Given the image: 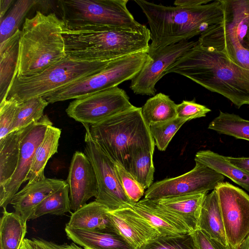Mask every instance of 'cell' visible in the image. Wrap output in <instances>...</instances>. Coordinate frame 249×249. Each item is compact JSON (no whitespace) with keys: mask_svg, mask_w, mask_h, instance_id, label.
Wrapping results in <instances>:
<instances>
[{"mask_svg":"<svg viewBox=\"0 0 249 249\" xmlns=\"http://www.w3.org/2000/svg\"><path fill=\"white\" fill-rule=\"evenodd\" d=\"M183 75L229 100L238 108L249 105V70L223 53L196 44L164 71Z\"/></svg>","mask_w":249,"mask_h":249,"instance_id":"cell-1","label":"cell"},{"mask_svg":"<svg viewBox=\"0 0 249 249\" xmlns=\"http://www.w3.org/2000/svg\"><path fill=\"white\" fill-rule=\"evenodd\" d=\"M145 15L151 42L148 53L200 35L225 19L224 0L194 7L168 6L134 0Z\"/></svg>","mask_w":249,"mask_h":249,"instance_id":"cell-2","label":"cell"},{"mask_svg":"<svg viewBox=\"0 0 249 249\" xmlns=\"http://www.w3.org/2000/svg\"><path fill=\"white\" fill-rule=\"evenodd\" d=\"M67 55L89 60L111 61L148 53L150 32L145 25L137 30L97 26L63 28Z\"/></svg>","mask_w":249,"mask_h":249,"instance_id":"cell-3","label":"cell"},{"mask_svg":"<svg viewBox=\"0 0 249 249\" xmlns=\"http://www.w3.org/2000/svg\"><path fill=\"white\" fill-rule=\"evenodd\" d=\"M65 23L54 13L36 11L24 22L19 42L16 76L29 77L41 73L67 56L62 35Z\"/></svg>","mask_w":249,"mask_h":249,"instance_id":"cell-4","label":"cell"},{"mask_svg":"<svg viewBox=\"0 0 249 249\" xmlns=\"http://www.w3.org/2000/svg\"><path fill=\"white\" fill-rule=\"evenodd\" d=\"M92 139L114 161L128 171L132 158L141 150L154 152L155 142L142 108H131L89 127Z\"/></svg>","mask_w":249,"mask_h":249,"instance_id":"cell-5","label":"cell"},{"mask_svg":"<svg viewBox=\"0 0 249 249\" xmlns=\"http://www.w3.org/2000/svg\"><path fill=\"white\" fill-rule=\"evenodd\" d=\"M110 61L84 60L67 55L38 75L29 77L16 75L7 99L12 98L20 103L35 97H43L101 71Z\"/></svg>","mask_w":249,"mask_h":249,"instance_id":"cell-6","label":"cell"},{"mask_svg":"<svg viewBox=\"0 0 249 249\" xmlns=\"http://www.w3.org/2000/svg\"><path fill=\"white\" fill-rule=\"evenodd\" d=\"M128 0H59L62 19L69 28L97 26L137 30V21L127 8Z\"/></svg>","mask_w":249,"mask_h":249,"instance_id":"cell-7","label":"cell"},{"mask_svg":"<svg viewBox=\"0 0 249 249\" xmlns=\"http://www.w3.org/2000/svg\"><path fill=\"white\" fill-rule=\"evenodd\" d=\"M148 53H135L111 61L101 71L43 97L49 103L77 99L111 89L131 80L141 70Z\"/></svg>","mask_w":249,"mask_h":249,"instance_id":"cell-8","label":"cell"},{"mask_svg":"<svg viewBox=\"0 0 249 249\" xmlns=\"http://www.w3.org/2000/svg\"><path fill=\"white\" fill-rule=\"evenodd\" d=\"M86 129L84 153L94 169L98 185L95 200L109 210L131 208L135 203L127 196L119 181L114 161L92 138L89 125L83 124Z\"/></svg>","mask_w":249,"mask_h":249,"instance_id":"cell-9","label":"cell"},{"mask_svg":"<svg viewBox=\"0 0 249 249\" xmlns=\"http://www.w3.org/2000/svg\"><path fill=\"white\" fill-rule=\"evenodd\" d=\"M228 245L238 249L249 235V195L228 182L215 188Z\"/></svg>","mask_w":249,"mask_h":249,"instance_id":"cell-10","label":"cell"},{"mask_svg":"<svg viewBox=\"0 0 249 249\" xmlns=\"http://www.w3.org/2000/svg\"><path fill=\"white\" fill-rule=\"evenodd\" d=\"M134 106L123 89L115 87L71 102L67 115L82 124H95Z\"/></svg>","mask_w":249,"mask_h":249,"instance_id":"cell-11","label":"cell"},{"mask_svg":"<svg viewBox=\"0 0 249 249\" xmlns=\"http://www.w3.org/2000/svg\"><path fill=\"white\" fill-rule=\"evenodd\" d=\"M225 177L199 162L190 171L178 177L167 178L153 183L146 191L144 198L158 199L213 190L224 181Z\"/></svg>","mask_w":249,"mask_h":249,"instance_id":"cell-12","label":"cell"},{"mask_svg":"<svg viewBox=\"0 0 249 249\" xmlns=\"http://www.w3.org/2000/svg\"><path fill=\"white\" fill-rule=\"evenodd\" d=\"M196 43L183 40L148 53L141 70L131 80L130 89L135 94L154 96L155 86L165 71Z\"/></svg>","mask_w":249,"mask_h":249,"instance_id":"cell-13","label":"cell"},{"mask_svg":"<svg viewBox=\"0 0 249 249\" xmlns=\"http://www.w3.org/2000/svg\"><path fill=\"white\" fill-rule=\"evenodd\" d=\"M53 123L46 115L34 124L20 142L19 159L16 170L11 178L0 187V206L6 209L13 196L18 193L30 171L36 151L42 141L47 128Z\"/></svg>","mask_w":249,"mask_h":249,"instance_id":"cell-14","label":"cell"},{"mask_svg":"<svg viewBox=\"0 0 249 249\" xmlns=\"http://www.w3.org/2000/svg\"><path fill=\"white\" fill-rule=\"evenodd\" d=\"M69 186L71 210L76 211L95 197L98 185L93 166L87 155L76 151L72 158L66 180Z\"/></svg>","mask_w":249,"mask_h":249,"instance_id":"cell-15","label":"cell"},{"mask_svg":"<svg viewBox=\"0 0 249 249\" xmlns=\"http://www.w3.org/2000/svg\"><path fill=\"white\" fill-rule=\"evenodd\" d=\"M197 41L201 46L222 52L235 64L249 70V49L241 44L236 28L226 18L201 33Z\"/></svg>","mask_w":249,"mask_h":249,"instance_id":"cell-16","label":"cell"},{"mask_svg":"<svg viewBox=\"0 0 249 249\" xmlns=\"http://www.w3.org/2000/svg\"><path fill=\"white\" fill-rule=\"evenodd\" d=\"M116 231L133 249H139L160 236L159 232L132 208L107 211Z\"/></svg>","mask_w":249,"mask_h":249,"instance_id":"cell-17","label":"cell"},{"mask_svg":"<svg viewBox=\"0 0 249 249\" xmlns=\"http://www.w3.org/2000/svg\"><path fill=\"white\" fill-rule=\"evenodd\" d=\"M67 184L62 179L45 178L27 185L12 197L10 204L15 213L27 222L33 214L36 206L45 198Z\"/></svg>","mask_w":249,"mask_h":249,"instance_id":"cell-18","label":"cell"},{"mask_svg":"<svg viewBox=\"0 0 249 249\" xmlns=\"http://www.w3.org/2000/svg\"><path fill=\"white\" fill-rule=\"evenodd\" d=\"M131 208L146 220L160 236L192 233L181 219L160 207L152 199L144 198L135 203Z\"/></svg>","mask_w":249,"mask_h":249,"instance_id":"cell-19","label":"cell"},{"mask_svg":"<svg viewBox=\"0 0 249 249\" xmlns=\"http://www.w3.org/2000/svg\"><path fill=\"white\" fill-rule=\"evenodd\" d=\"M207 194L204 192L152 200L181 219L193 232L199 230L201 208Z\"/></svg>","mask_w":249,"mask_h":249,"instance_id":"cell-20","label":"cell"},{"mask_svg":"<svg viewBox=\"0 0 249 249\" xmlns=\"http://www.w3.org/2000/svg\"><path fill=\"white\" fill-rule=\"evenodd\" d=\"M69 239L84 249H133L116 231H92L66 226Z\"/></svg>","mask_w":249,"mask_h":249,"instance_id":"cell-21","label":"cell"},{"mask_svg":"<svg viewBox=\"0 0 249 249\" xmlns=\"http://www.w3.org/2000/svg\"><path fill=\"white\" fill-rule=\"evenodd\" d=\"M108 210L95 200L91 202L74 212L66 226L86 230L116 231L108 215Z\"/></svg>","mask_w":249,"mask_h":249,"instance_id":"cell-22","label":"cell"},{"mask_svg":"<svg viewBox=\"0 0 249 249\" xmlns=\"http://www.w3.org/2000/svg\"><path fill=\"white\" fill-rule=\"evenodd\" d=\"M21 31L0 43V103L7 99L9 88L16 75Z\"/></svg>","mask_w":249,"mask_h":249,"instance_id":"cell-23","label":"cell"},{"mask_svg":"<svg viewBox=\"0 0 249 249\" xmlns=\"http://www.w3.org/2000/svg\"><path fill=\"white\" fill-rule=\"evenodd\" d=\"M34 124L12 131L0 139V187L3 186L14 173L19 159L21 141Z\"/></svg>","mask_w":249,"mask_h":249,"instance_id":"cell-24","label":"cell"},{"mask_svg":"<svg viewBox=\"0 0 249 249\" xmlns=\"http://www.w3.org/2000/svg\"><path fill=\"white\" fill-rule=\"evenodd\" d=\"M199 230L210 238L224 245H229L215 189L205 197L201 210Z\"/></svg>","mask_w":249,"mask_h":249,"instance_id":"cell-25","label":"cell"},{"mask_svg":"<svg viewBox=\"0 0 249 249\" xmlns=\"http://www.w3.org/2000/svg\"><path fill=\"white\" fill-rule=\"evenodd\" d=\"M61 130L53 126H48L44 137L37 147L30 171L25 180L32 183L44 179V169L49 159L57 152Z\"/></svg>","mask_w":249,"mask_h":249,"instance_id":"cell-26","label":"cell"},{"mask_svg":"<svg viewBox=\"0 0 249 249\" xmlns=\"http://www.w3.org/2000/svg\"><path fill=\"white\" fill-rule=\"evenodd\" d=\"M195 160L229 178L249 192V174L231 163L225 156L210 150H200L196 153Z\"/></svg>","mask_w":249,"mask_h":249,"instance_id":"cell-27","label":"cell"},{"mask_svg":"<svg viewBox=\"0 0 249 249\" xmlns=\"http://www.w3.org/2000/svg\"><path fill=\"white\" fill-rule=\"evenodd\" d=\"M0 221V249H20L27 233V222L15 212L3 209Z\"/></svg>","mask_w":249,"mask_h":249,"instance_id":"cell-28","label":"cell"},{"mask_svg":"<svg viewBox=\"0 0 249 249\" xmlns=\"http://www.w3.org/2000/svg\"><path fill=\"white\" fill-rule=\"evenodd\" d=\"M177 107L168 95L159 93L146 101L141 107L142 113L149 126L177 118Z\"/></svg>","mask_w":249,"mask_h":249,"instance_id":"cell-29","label":"cell"},{"mask_svg":"<svg viewBox=\"0 0 249 249\" xmlns=\"http://www.w3.org/2000/svg\"><path fill=\"white\" fill-rule=\"evenodd\" d=\"M225 17L237 30L239 41L249 49V0H224Z\"/></svg>","mask_w":249,"mask_h":249,"instance_id":"cell-30","label":"cell"},{"mask_svg":"<svg viewBox=\"0 0 249 249\" xmlns=\"http://www.w3.org/2000/svg\"><path fill=\"white\" fill-rule=\"evenodd\" d=\"M208 128L219 134L249 141V120L234 113L220 111L218 116L210 123Z\"/></svg>","mask_w":249,"mask_h":249,"instance_id":"cell-31","label":"cell"},{"mask_svg":"<svg viewBox=\"0 0 249 249\" xmlns=\"http://www.w3.org/2000/svg\"><path fill=\"white\" fill-rule=\"evenodd\" d=\"M68 183L59 188L45 198L35 208L31 219H36L45 214L61 215L71 212Z\"/></svg>","mask_w":249,"mask_h":249,"instance_id":"cell-32","label":"cell"},{"mask_svg":"<svg viewBox=\"0 0 249 249\" xmlns=\"http://www.w3.org/2000/svg\"><path fill=\"white\" fill-rule=\"evenodd\" d=\"M49 102L42 97L31 98L18 103L12 127V132L39 121L43 116Z\"/></svg>","mask_w":249,"mask_h":249,"instance_id":"cell-33","label":"cell"},{"mask_svg":"<svg viewBox=\"0 0 249 249\" xmlns=\"http://www.w3.org/2000/svg\"><path fill=\"white\" fill-rule=\"evenodd\" d=\"M154 152L148 150H141L132 158L128 172L144 189L152 184L155 168L153 161Z\"/></svg>","mask_w":249,"mask_h":249,"instance_id":"cell-34","label":"cell"},{"mask_svg":"<svg viewBox=\"0 0 249 249\" xmlns=\"http://www.w3.org/2000/svg\"><path fill=\"white\" fill-rule=\"evenodd\" d=\"M38 0H18L12 9L0 21V43L12 37L19 29L24 18Z\"/></svg>","mask_w":249,"mask_h":249,"instance_id":"cell-35","label":"cell"},{"mask_svg":"<svg viewBox=\"0 0 249 249\" xmlns=\"http://www.w3.org/2000/svg\"><path fill=\"white\" fill-rule=\"evenodd\" d=\"M187 121V120L177 117L149 126L154 140L155 145L160 151H164L166 150L175 134Z\"/></svg>","mask_w":249,"mask_h":249,"instance_id":"cell-36","label":"cell"},{"mask_svg":"<svg viewBox=\"0 0 249 249\" xmlns=\"http://www.w3.org/2000/svg\"><path fill=\"white\" fill-rule=\"evenodd\" d=\"M139 249H197L192 233L160 236Z\"/></svg>","mask_w":249,"mask_h":249,"instance_id":"cell-37","label":"cell"},{"mask_svg":"<svg viewBox=\"0 0 249 249\" xmlns=\"http://www.w3.org/2000/svg\"><path fill=\"white\" fill-rule=\"evenodd\" d=\"M118 178L121 186L128 198L134 203L140 200L144 192L133 177L121 164L115 162Z\"/></svg>","mask_w":249,"mask_h":249,"instance_id":"cell-38","label":"cell"},{"mask_svg":"<svg viewBox=\"0 0 249 249\" xmlns=\"http://www.w3.org/2000/svg\"><path fill=\"white\" fill-rule=\"evenodd\" d=\"M18 102L14 98L0 103V139L12 132V127Z\"/></svg>","mask_w":249,"mask_h":249,"instance_id":"cell-39","label":"cell"},{"mask_svg":"<svg viewBox=\"0 0 249 249\" xmlns=\"http://www.w3.org/2000/svg\"><path fill=\"white\" fill-rule=\"evenodd\" d=\"M211 110L205 106L196 103L195 100H183L177 105V117L187 121L205 117Z\"/></svg>","mask_w":249,"mask_h":249,"instance_id":"cell-40","label":"cell"},{"mask_svg":"<svg viewBox=\"0 0 249 249\" xmlns=\"http://www.w3.org/2000/svg\"><path fill=\"white\" fill-rule=\"evenodd\" d=\"M197 249H232L229 245H224L210 238L200 230L193 232Z\"/></svg>","mask_w":249,"mask_h":249,"instance_id":"cell-41","label":"cell"},{"mask_svg":"<svg viewBox=\"0 0 249 249\" xmlns=\"http://www.w3.org/2000/svg\"><path fill=\"white\" fill-rule=\"evenodd\" d=\"M225 158L236 167L249 174V157H232L225 156Z\"/></svg>","mask_w":249,"mask_h":249,"instance_id":"cell-42","label":"cell"},{"mask_svg":"<svg viewBox=\"0 0 249 249\" xmlns=\"http://www.w3.org/2000/svg\"><path fill=\"white\" fill-rule=\"evenodd\" d=\"M20 249H46L38 238H24Z\"/></svg>","mask_w":249,"mask_h":249,"instance_id":"cell-43","label":"cell"},{"mask_svg":"<svg viewBox=\"0 0 249 249\" xmlns=\"http://www.w3.org/2000/svg\"><path fill=\"white\" fill-rule=\"evenodd\" d=\"M211 0H176L174 4L175 6L194 7L206 4Z\"/></svg>","mask_w":249,"mask_h":249,"instance_id":"cell-44","label":"cell"},{"mask_svg":"<svg viewBox=\"0 0 249 249\" xmlns=\"http://www.w3.org/2000/svg\"><path fill=\"white\" fill-rule=\"evenodd\" d=\"M14 2L12 0H0V21H1L4 18V15L11 5Z\"/></svg>","mask_w":249,"mask_h":249,"instance_id":"cell-45","label":"cell"},{"mask_svg":"<svg viewBox=\"0 0 249 249\" xmlns=\"http://www.w3.org/2000/svg\"><path fill=\"white\" fill-rule=\"evenodd\" d=\"M40 242L46 249H64L63 245L60 246L52 241H47L42 238H38Z\"/></svg>","mask_w":249,"mask_h":249,"instance_id":"cell-46","label":"cell"},{"mask_svg":"<svg viewBox=\"0 0 249 249\" xmlns=\"http://www.w3.org/2000/svg\"><path fill=\"white\" fill-rule=\"evenodd\" d=\"M63 246L64 249H84L73 242L70 244H64Z\"/></svg>","mask_w":249,"mask_h":249,"instance_id":"cell-47","label":"cell"},{"mask_svg":"<svg viewBox=\"0 0 249 249\" xmlns=\"http://www.w3.org/2000/svg\"><path fill=\"white\" fill-rule=\"evenodd\" d=\"M238 249H249V235L245 239Z\"/></svg>","mask_w":249,"mask_h":249,"instance_id":"cell-48","label":"cell"},{"mask_svg":"<svg viewBox=\"0 0 249 249\" xmlns=\"http://www.w3.org/2000/svg\"><path fill=\"white\" fill-rule=\"evenodd\" d=\"M248 43H249V33L248 35Z\"/></svg>","mask_w":249,"mask_h":249,"instance_id":"cell-49","label":"cell"}]
</instances>
